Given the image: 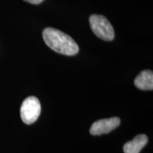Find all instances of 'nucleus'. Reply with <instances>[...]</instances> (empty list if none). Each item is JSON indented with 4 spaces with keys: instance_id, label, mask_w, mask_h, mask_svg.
<instances>
[{
    "instance_id": "nucleus-1",
    "label": "nucleus",
    "mask_w": 153,
    "mask_h": 153,
    "mask_svg": "<svg viewBox=\"0 0 153 153\" xmlns=\"http://www.w3.org/2000/svg\"><path fill=\"white\" fill-rule=\"evenodd\" d=\"M43 38L48 46L60 54L72 56L79 52V47L76 42L60 30L45 28L43 31Z\"/></svg>"
},
{
    "instance_id": "nucleus-5",
    "label": "nucleus",
    "mask_w": 153,
    "mask_h": 153,
    "mask_svg": "<svg viewBox=\"0 0 153 153\" xmlns=\"http://www.w3.org/2000/svg\"><path fill=\"white\" fill-rule=\"evenodd\" d=\"M135 87L141 90H152L153 89V72L152 70H143L141 72L135 81Z\"/></svg>"
},
{
    "instance_id": "nucleus-6",
    "label": "nucleus",
    "mask_w": 153,
    "mask_h": 153,
    "mask_svg": "<svg viewBox=\"0 0 153 153\" xmlns=\"http://www.w3.org/2000/svg\"><path fill=\"white\" fill-rule=\"evenodd\" d=\"M148 138L144 134L138 135L134 137L133 140L126 143L123 146L125 153H139L148 143Z\"/></svg>"
},
{
    "instance_id": "nucleus-4",
    "label": "nucleus",
    "mask_w": 153,
    "mask_h": 153,
    "mask_svg": "<svg viewBox=\"0 0 153 153\" xmlns=\"http://www.w3.org/2000/svg\"><path fill=\"white\" fill-rule=\"evenodd\" d=\"M120 120L118 117L99 120L91 125L90 133L93 135H99L108 133L116 128L120 125Z\"/></svg>"
},
{
    "instance_id": "nucleus-7",
    "label": "nucleus",
    "mask_w": 153,
    "mask_h": 153,
    "mask_svg": "<svg viewBox=\"0 0 153 153\" xmlns=\"http://www.w3.org/2000/svg\"><path fill=\"white\" fill-rule=\"evenodd\" d=\"M24 1H27L28 3L33 4H39L42 1H43L44 0H24Z\"/></svg>"
},
{
    "instance_id": "nucleus-3",
    "label": "nucleus",
    "mask_w": 153,
    "mask_h": 153,
    "mask_svg": "<svg viewBox=\"0 0 153 153\" xmlns=\"http://www.w3.org/2000/svg\"><path fill=\"white\" fill-rule=\"evenodd\" d=\"M41 106L36 97H28L24 101L21 106L20 114L23 122L28 125L33 123L39 117Z\"/></svg>"
},
{
    "instance_id": "nucleus-2",
    "label": "nucleus",
    "mask_w": 153,
    "mask_h": 153,
    "mask_svg": "<svg viewBox=\"0 0 153 153\" xmlns=\"http://www.w3.org/2000/svg\"><path fill=\"white\" fill-rule=\"evenodd\" d=\"M89 24L94 33L101 39L110 41L114 38V28L105 16L97 14L91 15L89 17Z\"/></svg>"
}]
</instances>
